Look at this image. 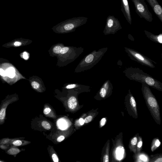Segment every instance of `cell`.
<instances>
[{"instance_id":"obj_1","label":"cell","mask_w":162,"mask_h":162,"mask_svg":"<svg viewBox=\"0 0 162 162\" xmlns=\"http://www.w3.org/2000/svg\"><path fill=\"white\" fill-rule=\"evenodd\" d=\"M123 73L130 80L144 83L157 90L162 91V83L159 81L137 68H126Z\"/></svg>"},{"instance_id":"obj_2","label":"cell","mask_w":162,"mask_h":162,"mask_svg":"<svg viewBox=\"0 0 162 162\" xmlns=\"http://www.w3.org/2000/svg\"><path fill=\"white\" fill-rule=\"evenodd\" d=\"M0 79L3 83L12 85L26 79L8 60L0 58Z\"/></svg>"},{"instance_id":"obj_3","label":"cell","mask_w":162,"mask_h":162,"mask_svg":"<svg viewBox=\"0 0 162 162\" xmlns=\"http://www.w3.org/2000/svg\"><path fill=\"white\" fill-rule=\"evenodd\" d=\"M142 83V91L149 110L157 123L160 125L161 118L160 108L157 101L150 90V86Z\"/></svg>"},{"instance_id":"obj_4","label":"cell","mask_w":162,"mask_h":162,"mask_svg":"<svg viewBox=\"0 0 162 162\" xmlns=\"http://www.w3.org/2000/svg\"><path fill=\"white\" fill-rule=\"evenodd\" d=\"M87 18L84 17L74 18L63 21L54 26L52 29L56 33L70 32L87 23Z\"/></svg>"},{"instance_id":"obj_5","label":"cell","mask_w":162,"mask_h":162,"mask_svg":"<svg viewBox=\"0 0 162 162\" xmlns=\"http://www.w3.org/2000/svg\"><path fill=\"white\" fill-rule=\"evenodd\" d=\"M125 52L129 58L133 61L137 62L141 65L151 68H155L153 63H157L146 56L140 52L128 47H125Z\"/></svg>"},{"instance_id":"obj_6","label":"cell","mask_w":162,"mask_h":162,"mask_svg":"<svg viewBox=\"0 0 162 162\" xmlns=\"http://www.w3.org/2000/svg\"><path fill=\"white\" fill-rule=\"evenodd\" d=\"M18 94H15L8 95L2 101L0 105V125L4 124L6 119V110L9 104L18 100Z\"/></svg>"},{"instance_id":"obj_7","label":"cell","mask_w":162,"mask_h":162,"mask_svg":"<svg viewBox=\"0 0 162 162\" xmlns=\"http://www.w3.org/2000/svg\"><path fill=\"white\" fill-rule=\"evenodd\" d=\"M31 42V41L30 40L20 38L15 39L11 42L3 44L2 46L7 48L11 47H22L28 45Z\"/></svg>"},{"instance_id":"obj_8","label":"cell","mask_w":162,"mask_h":162,"mask_svg":"<svg viewBox=\"0 0 162 162\" xmlns=\"http://www.w3.org/2000/svg\"><path fill=\"white\" fill-rule=\"evenodd\" d=\"M113 89V85L109 80L104 83L99 91V94L101 98H104L112 94Z\"/></svg>"},{"instance_id":"obj_9","label":"cell","mask_w":162,"mask_h":162,"mask_svg":"<svg viewBox=\"0 0 162 162\" xmlns=\"http://www.w3.org/2000/svg\"><path fill=\"white\" fill-rule=\"evenodd\" d=\"M23 138H12L9 145L10 147H20L26 145L29 143L30 142L22 140Z\"/></svg>"},{"instance_id":"obj_10","label":"cell","mask_w":162,"mask_h":162,"mask_svg":"<svg viewBox=\"0 0 162 162\" xmlns=\"http://www.w3.org/2000/svg\"><path fill=\"white\" fill-rule=\"evenodd\" d=\"M125 153V148L123 146H117L114 151V156L117 160H121L124 156Z\"/></svg>"},{"instance_id":"obj_11","label":"cell","mask_w":162,"mask_h":162,"mask_svg":"<svg viewBox=\"0 0 162 162\" xmlns=\"http://www.w3.org/2000/svg\"><path fill=\"white\" fill-rule=\"evenodd\" d=\"M147 37L152 41L155 43L161 44L162 43V35L155 36L150 33H146Z\"/></svg>"},{"instance_id":"obj_12","label":"cell","mask_w":162,"mask_h":162,"mask_svg":"<svg viewBox=\"0 0 162 162\" xmlns=\"http://www.w3.org/2000/svg\"><path fill=\"white\" fill-rule=\"evenodd\" d=\"M23 149L18 148L17 147H11L5 151L6 153L8 155H14L16 157V155L23 151Z\"/></svg>"},{"instance_id":"obj_13","label":"cell","mask_w":162,"mask_h":162,"mask_svg":"<svg viewBox=\"0 0 162 162\" xmlns=\"http://www.w3.org/2000/svg\"><path fill=\"white\" fill-rule=\"evenodd\" d=\"M128 96L129 98L130 104H131L132 109L134 111L135 114H137V111L136 110V104L135 98L133 96L130 90H129Z\"/></svg>"},{"instance_id":"obj_14","label":"cell","mask_w":162,"mask_h":162,"mask_svg":"<svg viewBox=\"0 0 162 162\" xmlns=\"http://www.w3.org/2000/svg\"><path fill=\"white\" fill-rule=\"evenodd\" d=\"M68 106L70 109L74 110L75 109L77 106V98L74 96L69 98L68 101Z\"/></svg>"},{"instance_id":"obj_15","label":"cell","mask_w":162,"mask_h":162,"mask_svg":"<svg viewBox=\"0 0 162 162\" xmlns=\"http://www.w3.org/2000/svg\"><path fill=\"white\" fill-rule=\"evenodd\" d=\"M138 140L137 137L135 136L131 139L129 144V148L130 150L135 153L136 151V147L137 146Z\"/></svg>"},{"instance_id":"obj_16","label":"cell","mask_w":162,"mask_h":162,"mask_svg":"<svg viewBox=\"0 0 162 162\" xmlns=\"http://www.w3.org/2000/svg\"><path fill=\"white\" fill-rule=\"evenodd\" d=\"M161 143L159 140L158 139L154 140L151 148V151H154L156 149L159 147L161 145Z\"/></svg>"},{"instance_id":"obj_17","label":"cell","mask_w":162,"mask_h":162,"mask_svg":"<svg viewBox=\"0 0 162 162\" xmlns=\"http://www.w3.org/2000/svg\"><path fill=\"white\" fill-rule=\"evenodd\" d=\"M29 81L31 87L35 90H37L40 87L39 84L37 82L34 80L33 79L30 78Z\"/></svg>"},{"instance_id":"obj_18","label":"cell","mask_w":162,"mask_h":162,"mask_svg":"<svg viewBox=\"0 0 162 162\" xmlns=\"http://www.w3.org/2000/svg\"><path fill=\"white\" fill-rule=\"evenodd\" d=\"M59 128L61 129L64 130L67 128V125L66 122L63 119L59 120L58 122Z\"/></svg>"},{"instance_id":"obj_19","label":"cell","mask_w":162,"mask_h":162,"mask_svg":"<svg viewBox=\"0 0 162 162\" xmlns=\"http://www.w3.org/2000/svg\"><path fill=\"white\" fill-rule=\"evenodd\" d=\"M12 139V138H3L0 139V144H9Z\"/></svg>"},{"instance_id":"obj_20","label":"cell","mask_w":162,"mask_h":162,"mask_svg":"<svg viewBox=\"0 0 162 162\" xmlns=\"http://www.w3.org/2000/svg\"><path fill=\"white\" fill-rule=\"evenodd\" d=\"M154 11L157 14L160 15L162 13V9L160 5H157L155 6Z\"/></svg>"},{"instance_id":"obj_21","label":"cell","mask_w":162,"mask_h":162,"mask_svg":"<svg viewBox=\"0 0 162 162\" xmlns=\"http://www.w3.org/2000/svg\"><path fill=\"white\" fill-rule=\"evenodd\" d=\"M109 148H107L106 153L104 155L103 157V161L104 162H109Z\"/></svg>"},{"instance_id":"obj_22","label":"cell","mask_w":162,"mask_h":162,"mask_svg":"<svg viewBox=\"0 0 162 162\" xmlns=\"http://www.w3.org/2000/svg\"><path fill=\"white\" fill-rule=\"evenodd\" d=\"M42 125L43 127L47 130H49L51 128L49 123L46 121H43L42 123Z\"/></svg>"},{"instance_id":"obj_23","label":"cell","mask_w":162,"mask_h":162,"mask_svg":"<svg viewBox=\"0 0 162 162\" xmlns=\"http://www.w3.org/2000/svg\"><path fill=\"white\" fill-rule=\"evenodd\" d=\"M139 138L137 146H136L138 153L141 150V149L142 145V141L141 138H139Z\"/></svg>"},{"instance_id":"obj_24","label":"cell","mask_w":162,"mask_h":162,"mask_svg":"<svg viewBox=\"0 0 162 162\" xmlns=\"http://www.w3.org/2000/svg\"><path fill=\"white\" fill-rule=\"evenodd\" d=\"M62 47L59 46H57L54 47L53 52L56 54H59L61 52Z\"/></svg>"},{"instance_id":"obj_25","label":"cell","mask_w":162,"mask_h":162,"mask_svg":"<svg viewBox=\"0 0 162 162\" xmlns=\"http://www.w3.org/2000/svg\"><path fill=\"white\" fill-rule=\"evenodd\" d=\"M10 146L9 144H0V148L2 149V150H8V148L10 147Z\"/></svg>"},{"instance_id":"obj_26","label":"cell","mask_w":162,"mask_h":162,"mask_svg":"<svg viewBox=\"0 0 162 162\" xmlns=\"http://www.w3.org/2000/svg\"><path fill=\"white\" fill-rule=\"evenodd\" d=\"M93 119V117L91 116H89L86 117L84 119V123H87L91 122Z\"/></svg>"},{"instance_id":"obj_27","label":"cell","mask_w":162,"mask_h":162,"mask_svg":"<svg viewBox=\"0 0 162 162\" xmlns=\"http://www.w3.org/2000/svg\"><path fill=\"white\" fill-rule=\"evenodd\" d=\"M137 8L139 12H143L144 11V6L141 4H139L138 5Z\"/></svg>"},{"instance_id":"obj_28","label":"cell","mask_w":162,"mask_h":162,"mask_svg":"<svg viewBox=\"0 0 162 162\" xmlns=\"http://www.w3.org/2000/svg\"><path fill=\"white\" fill-rule=\"evenodd\" d=\"M69 49V48L68 47H63L62 48V50L61 51V52L60 53L61 54H64L66 52H67Z\"/></svg>"},{"instance_id":"obj_29","label":"cell","mask_w":162,"mask_h":162,"mask_svg":"<svg viewBox=\"0 0 162 162\" xmlns=\"http://www.w3.org/2000/svg\"><path fill=\"white\" fill-rule=\"evenodd\" d=\"M23 54V56L22 57V58H23L25 60H28V58H29V54H28V53L25 52L23 53H22Z\"/></svg>"},{"instance_id":"obj_30","label":"cell","mask_w":162,"mask_h":162,"mask_svg":"<svg viewBox=\"0 0 162 162\" xmlns=\"http://www.w3.org/2000/svg\"><path fill=\"white\" fill-rule=\"evenodd\" d=\"M52 158L54 162H58L59 161V159L56 154H53L52 155Z\"/></svg>"},{"instance_id":"obj_31","label":"cell","mask_w":162,"mask_h":162,"mask_svg":"<svg viewBox=\"0 0 162 162\" xmlns=\"http://www.w3.org/2000/svg\"><path fill=\"white\" fill-rule=\"evenodd\" d=\"M106 122V118H104L102 119L100 121V126L101 127L105 125Z\"/></svg>"},{"instance_id":"obj_32","label":"cell","mask_w":162,"mask_h":162,"mask_svg":"<svg viewBox=\"0 0 162 162\" xmlns=\"http://www.w3.org/2000/svg\"><path fill=\"white\" fill-rule=\"evenodd\" d=\"M113 21L112 20L110 19L108 22L107 25L108 27L110 28L112 27L113 26Z\"/></svg>"},{"instance_id":"obj_33","label":"cell","mask_w":162,"mask_h":162,"mask_svg":"<svg viewBox=\"0 0 162 162\" xmlns=\"http://www.w3.org/2000/svg\"><path fill=\"white\" fill-rule=\"evenodd\" d=\"M51 111L50 109L49 108H47L43 111V113L45 115L49 114Z\"/></svg>"},{"instance_id":"obj_34","label":"cell","mask_w":162,"mask_h":162,"mask_svg":"<svg viewBox=\"0 0 162 162\" xmlns=\"http://www.w3.org/2000/svg\"><path fill=\"white\" fill-rule=\"evenodd\" d=\"M65 139V137L64 136H59V138L57 139V141L58 142H61L64 140Z\"/></svg>"},{"instance_id":"obj_35","label":"cell","mask_w":162,"mask_h":162,"mask_svg":"<svg viewBox=\"0 0 162 162\" xmlns=\"http://www.w3.org/2000/svg\"><path fill=\"white\" fill-rule=\"evenodd\" d=\"M76 86L75 84L69 85L66 87V88L68 89H71L75 88Z\"/></svg>"},{"instance_id":"obj_36","label":"cell","mask_w":162,"mask_h":162,"mask_svg":"<svg viewBox=\"0 0 162 162\" xmlns=\"http://www.w3.org/2000/svg\"><path fill=\"white\" fill-rule=\"evenodd\" d=\"M140 157L141 160H143V161H147V158L144 155H141L140 156Z\"/></svg>"},{"instance_id":"obj_37","label":"cell","mask_w":162,"mask_h":162,"mask_svg":"<svg viewBox=\"0 0 162 162\" xmlns=\"http://www.w3.org/2000/svg\"><path fill=\"white\" fill-rule=\"evenodd\" d=\"M79 121H80V123L81 125H82L84 124V120L83 119L81 118L79 120Z\"/></svg>"},{"instance_id":"obj_38","label":"cell","mask_w":162,"mask_h":162,"mask_svg":"<svg viewBox=\"0 0 162 162\" xmlns=\"http://www.w3.org/2000/svg\"><path fill=\"white\" fill-rule=\"evenodd\" d=\"M123 1L124 4L125 6H126L128 5V2L127 0H123Z\"/></svg>"},{"instance_id":"obj_39","label":"cell","mask_w":162,"mask_h":162,"mask_svg":"<svg viewBox=\"0 0 162 162\" xmlns=\"http://www.w3.org/2000/svg\"><path fill=\"white\" fill-rule=\"evenodd\" d=\"M0 162H5V161H4L1 160V159H0Z\"/></svg>"}]
</instances>
